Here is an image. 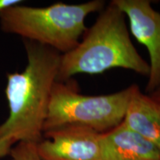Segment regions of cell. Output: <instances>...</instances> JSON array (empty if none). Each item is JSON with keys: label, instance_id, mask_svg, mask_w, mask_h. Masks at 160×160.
<instances>
[{"label": "cell", "instance_id": "52a82bcc", "mask_svg": "<svg viewBox=\"0 0 160 160\" xmlns=\"http://www.w3.org/2000/svg\"><path fill=\"white\" fill-rule=\"evenodd\" d=\"M102 160H160V149L122 122L102 133Z\"/></svg>", "mask_w": 160, "mask_h": 160}, {"label": "cell", "instance_id": "5b68a950", "mask_svg": "<svg viewBox=\"0 0 160 160\" xmlns=\"http://www.w3.org/2000/svg\"><path fill=\"white\" fill-rule=\"evenodd\" d=\"M129 21L130 30L149 53L148 81L145 91L151 94L160 87V13L148 0H113Z\"/></svg>", "mask_w": 160, "mask_h": 160}, {"label": "cell", "instance_id": "7a4b0ae2", "mask_svg": "<svg viewBox=\"0 0 160 160\" xmlns=\"http://www.w3.org/2000/svg\"><path fill=\"white\" fill-rule=\"evenodd\" d=\"M125 19L113 3L104 8L79 44L61 55L57 81H68L81 73L99 74L116 68L148 76L149 64L133 45Z\"/></svg>", "mask_w": 160, "mask_h": 160}, {"label": "cell", "instance_id": "6da1fadb", "mask_svg": "<svg viewBox=\"0 0 160 160\" xmlns=\"http://www.w3.org/2000/svg\"><path fill=\"white\" fill-rule=\"evenodd\" d=\"M28 63L22 72L7 74L5 96L9 114L0 124V139L38 144L43 139L44 125L53 85L57 81L61 53L24 40Z\"/></svg>", "mask_w": 160, "mask_h": 160}, {"label": "cell", "instance_id": "8992f818", "mask_svg": "<svg viewBox=\"0 0 160 160\" xmlns=\"http://www.w3.org/2000/svg\"><path fill=\"white\" fill-rule=\"evenodd\" d=\"M37 147L43 160H102V133L65 127L44 133Z\"/></svg>", "mask_w": 160, "mask_h": 160}, {"label": "cell", "instance_id": "3957f363", "mask_svg": "<svg viewBox=\"0 0 160 160\" xmlns=\"http://www.w3.org/2000/svg\"><path fill=\"white\" fill-rule=\"evenodd\" d=\"M105 5L102 0L76 5L57 2L44 8L17 4L0 11V28L6 33L19 36L64 54L79 44L87 30L88 16L100 12Z\"/></svg>", "mask_w": 160, "mask_h": 160}, {"label": "cell", "instance_id": "30bf717a", "mask_svg": "<svg viewBox=\"0 0 160 160\" xmlns=\"http://www.w3.org/2000/svg\"><path fill=\"white\" fill-rule=\"evenodd\" d=\"M17 143L13 138L6 137L0 139V160L9 156L10 151L13 145Z\"/></svg>", "mask_w": 160, "mask_h": 160}, {"label": "cell", "instance_id": "ba28073f", "mask_svg": "<svg viewBox=\"0 0 160 160\" xmlns=\"http://www.w3.org/2000/svg\"><path fill=\"white\" fill-rule=\"evenodd\" d=\"M122 122L160 149V101L137 86Z\"/></svg>", "mask_w": 160, "mask_h": 160}, {"label": "cell", "instance_id": "277c9868", "mask_svg": "<svg viewBox=\"0 0 160 160\" xmlns=\"http://www.w3.org/2000/svg\"><path fill=\"white\" fill-rule=\"evenodd\" d=\"M137 86L111 94L86 96L79 93L73 81H57L51 91L44 133L71 126L99 133L111 131L123 122Z\"/></svg>", "mask_w": 160, "mask_h": 160}, {"label": "cell", "instance_id": "7c38bea8", "mask_svg": "<svg viewBox=\"0 0 160 160\" xmlns=\"http://www.w3.org/2000/svg\"><path fill=\"white\" fill-rule=\"evenodd\" d=\"M150 95H151V97H153V98H155V99H157L160 101V87L158 89L156 90L153 93H152Z\"/></svg>", "mask_w": 160, "mask_h": 160}, {"label": "cell", "instance_id": "9c48e42d", "mask_svg": "<svg viewBox=\"0 0 160 160\" xmlns=\"http://www.w3.org/2000/svg\"><path fill=\"white\" fill-rule=\"evenodd\" d=\"M37 144L17 142L12 147L9 156L11 160H43L37 151Z\"/></svg>", "mask_w": 160, "mask_h": 160}, {"label": "cell", "instance_id": "8fae6325", "mask_svg": "<svg viewBox=\"0 0 160 160\" xmlns=\"http://www.w3.org/2000/svg\"><path fill=\"white\" fill-rule=\"evenodd\" d=\"M22 2V1H20V0H0V11L9 6L21 4Z\"/></svg>", "mask_w": 160, "mask_h": 160}]
</instances>
